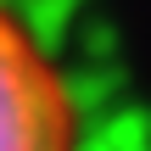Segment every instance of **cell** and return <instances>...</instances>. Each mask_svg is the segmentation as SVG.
<instances>
[{"instance_id": "cell-1", "label": "cell", "mask_w": 151, "mask_h": 151, "mask_svg": "<svg viewBox=\"0 0 151 151\" xmlns=\"http://www.w3.org/2000/svg\"><path fill=\"white\" fill-rule=\"evenodd\" d=\"M0 151H78L73 101L39 39L0 6Z\"/></svg>"}]
</instances>
